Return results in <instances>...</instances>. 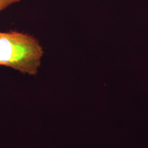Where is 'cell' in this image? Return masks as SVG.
Returning a JSON list of instances; mask_svg holds the SVG:
<instances>
[{"label": "cell", "instance_id": "6da1fadb", "mask_svg": "<svg viewBox=\"0 0 148 148\" xmlns=\"http://www.w3.org/2000/svg\"><path fill=\"white\" fill-rule=\"evenodd\" d=\"M43 56V49L28 34L0 32V65L28 75H36Z\"/></svg>", "mask_w": 148, "mask_h": 148}, {"label": "cell", "instance_id": "7a4b0ae2", "mask_svg": "<svg viewBox=\"0 0 148 148\" xmlns=\"http://www.w3.org/2000/svg\"><path fill=\"white\" fill-rule=\"evenodd\" d=\"M20 0H0V12L4 10L9 5L17 3Z\"/></svg>", "mask_w": 148, "mask_h": 148}]
</instances>
